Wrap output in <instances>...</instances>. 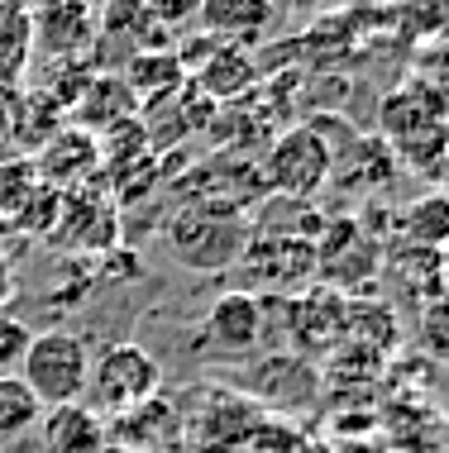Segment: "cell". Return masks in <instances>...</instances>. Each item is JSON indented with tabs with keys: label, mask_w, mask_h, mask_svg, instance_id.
Segmentation results:
<instances>
[{
	"label": "cell",
	"mask_w": 449,
	"mask_h": 453,
	"mask_svg": "<svg viewBox=\"0 0 449 453\" xmlns=\"http://www.w3.org/2000/svg\"><path fill=\"white\" fill-rule=\"evenodd\" d=\"M19 377L43 406H72L87 401V377H91V349L72 329H43L29 339L19 363Z\"/></svg>",
	"instance_id": "obj_1"
},
{
	"label": "cell",
	"mask_w": 449,
	"mask_h": 453,
	"mask_svg": "<svg viewBox=\"0 0 449 453\" xmlns=\"http://www.w3.org/2000/svg\"><path fill=\"white\" fill-rule=\"evenodd\" d=\"M163 387V367L143 344H105L101 353H91V377H87V406L96 411H111V415H125L143 406V401L158 396Z\"/></svg>",
	"instance_id": "obj_2"
},
{
	"label": "cell",
	"mask_w": 449,
	"mask_h": 453,
	"mask_svg": "<svg viewBox=\"0 0 449 453\" xmlns=\"http://www.w3.org/2000/svg\"><path fill=\"white\" fill-rule=\"evenodd\" d=\"M330 167H335V143L315 125H297V129L277 134L268 157H263L268 187L277 196H287V201H311L330 181Z\"/></svg>",
	"instance_id": "obj_3"
},
{
	"label": "cell",
	"mask_w": 449,
	"mask_h": 453,
	"mask_svg": "<svg viewBox=\"0 0 449 453\" xmlns=\"http://www.w3.org/2000/svg\"><path fill=\"white\" fill-rule=\"evenodd\" d=\"M197 24L205 39H215V43L253 48L259 39L273 34L277 5L273 0H197Z\"/></svg>",
	"instance_id": "obj_4"
},
{
	"label": "cell",
	"mask_w": 449,
	"mask_h": 453,
	"mask_svg": "<svg viewBox=\"0 0 449 453\" xmlns=\"http://www.w3.org/2000/svg\"><path fill=\"white\" fill-rule=\"evenodd\" d=\"M173 249L182 253V263L191 267H225L239 258V249H244V229L235 225V219H221V215H177L173 225Z\"/></svg>",
	"instance_id": "obj_5"
},
{
	"label": "cell",
	"mask_w": 449,
	"mask_h": 453,
	"mask_svg": "<svg viewBox=\"0 0 449 453\" xmlns=\"http://www.w3.org/2000/svg\"><path fill=\"white\" fill-rule=\"evenodd\" d=\"M34 434H39L43 453H105L111 449V425H105V415L96 406H87V401L48 406Z\"/></svg>",
	"instance_id": "obj_6"
},
{
	"label": "cell",
	"mask_w": 449,
	"mask_h": 453,
	"mask_svg": "<svg viewBox=\"0 0 449 453\" xmlns=\"http://www.w3.org/2000/svg\"><path fill=\"white\" fill-rule=\"evenodd\" d=\"M205 339L225 353H249L259 349V334H263V301L253 291H225L221 301L205 311Z\"/></svg>",
	"instance_id": "obj_7"
},
{
	"label": "cell",
	"mask_w": 449,
	"mask_h": 453,
	"mask_svg": "<svg viewBox=\"0 0 449 453\" xmlns=\"http://www.w3.org/2000/svg\"><path fill=\"white\" fill-rule=\"evenodd\" d=\"M191 77H197V87L211 96V101H239V96L259 81V67H253L249 48L211 39V43H205V53L191 63Z\"/></svg>",
	"instance_id": "obj_8"
},
{
	"label": "cell",
	"mask_w": 449,
	"mask_h": 453,
	"mask_svg": "<svg viewBox=\"0 0 449 453\" xmlns=\"http://www.w3.org/2000/svg\"><path fill=\"white\" fill-rule=\"evenodd\" d=\"M29 24H34V39H39L48 53H72V48H81L91 39L87 0H34Z\"/></svg>",
	"instance_id": "obj_9"
},
{
	"label": "cell",
	"mask_w": 449,
	"mask_h": 453,
	"mask_svg": "<svg viewBox=\"0 0 449 453\" xmlns=\"http://www.w3.org/2000/svg\"><path fill=\"white\" fill-rule=\"evenodd\" d=\"M392 177V149L383 139H349V153H335L330 181L335 187H359V191H378Z\"/></svg>",
	"instance_id": "obj_10"
},
{
	"label": "cell",
	"mask_w": 449,
	"mask_h": 453,
	"mask_svg": "<svg viewBox=\"0 0 449 453\" xmlns=\"http://www.w3.org/2000/svg\"><path fill=\"white\" fill-rule=\"evenodd\" d=\"M43 411L48 406L34 396L29 387H24L19 372L0 377V449H15V444H24V439H34Z\"/></svg>",
	"instance_id": "obj_11"
},
{
	"label": "cell",
	"mask_w": 449,
	"mask_h": 453,
	"mask_svg": "<svg viewBox=\"0 0 449 453\" xmlns=\"http://www.w3.org/2000/svg\"><path fill=\"white\" fill-rule=\"evenodd\" d=\"M96 163H101V149H96V139H91L87 129H77V134H58V139L43 149V157H39L43 177H48V181H58V187H67V181L87 177Z\"/></svg>",
	"instance_id": "obj_12"
},
{
	"label": "cell",
	"mask_w": 449,
	"mask_h": 453,
	"mask_svg": "<svg viewBox=\"0 0 449 453\" xmlns=\"http://www.w3.org/2000/svg\"><path fill=\"white\" fill-rule=\"evenodd\" d=\"M387 273L402 291H411L416 301H430L435 291L445 287V273H440V249H421V243H402V249L387 258Z\"/></svg>",
	"instance_id": "obj_13"
},
{
	"label": "cell",
	"mask_w": 449,
	"mask_h": 453,
	"mask_svg": "<svg viewBox=\"0 0 449 453\" xmlns=\"http://www.w3.org/2000/svg\"><path fill=\"white\" fill-rule=\"evenodd\" d=\"M402 243H421V249H445L449 243V196L430 191L411 201L402 211Z\"/></svg>",
	"instance_id": "obj_14"
},
{
	"label": "cell",
	"mask_w": 449,
	"mask_h": 453,
	"mask_svg": "<svg viewBox=\"0 0 449 453\" xmlns=\"http://www.w3.org/2000/svg\"><path fill=\"white\" fill-rule=\"evenodd\" d=\"M182 77H187V67L177 63L173 53H139L135 63L125 72V87L135 91V101H158V96H167L173 87H182Z\"/></svg>",
	"instance_id": "obj_15"
},
{
	"label": "cell",
	"mask_w": 449,
	"mask_h": 453,
	"mask_svg": "<svg viewBox=\"0 0 449 453\" xmlns=\"http://www.w3.org/2000/svg\"><path fill=\"white\" fill-rule=\"evenodd\" d=\"M416 344L430 353V358L449 363V287H440L430 301H421L416 311Z\"/></svg>",
	"instance_id": "obj_16"
},
{
	"label": "cell",
	"mask_w": 449,
	"mask_h": 453,
	"mask_svg": "<svg viewBox=\"0 0 449 453\" xmlns=\"http://www.w3.org/2000/svg\"><path fill=\"white\" fill-rule=\"evenodd\" d=\"M29 339H34V329L24 325V320H15V315H0V377H5V372H19Z\"/></svg>",
	"instance_id": "obj_17"
},
{
	"label": "cell",
	"mask_w": 449,
	"mask_h": 453,
	"mask_svg": "<svg viewBox=\"0 0 449 453\" xmlns=\"http://www.w3.org/2000/svg\"><path fill=\"white\" fill-rule=\"evenodd\" d=\"M153 24H182V19H197V0H143Z\"/></svg>",
	"instance_id": "obj_18"
},
{
	"label": "cell",
	"mask_w": 449,
	"mask_h": 453,
	"mask_svg": "<svg viewBox=\"0 0 449 453\" xmlns=\"http://www.w3.org/2000/svg\"><path fill=\"white\" fill-rule=\"evenodd\" d=\"M330 5H339V10H378V5H387V0H330Z\"/></svg>",
	"instance_id": "obj_19"
},
{
	"label": "cell",
	"mask_w": 449,
	"mask_h": 453,
	"mask_svg": "<svg viewBox=\"0 0 449 453\" xmlns=\"http://www.w3.org/2000/svg\"><path fill=\"white\" fill-rule=\"evenodd\" d=\"M435 453H449V420H440L435 425V444H430Z\"/></svg>",
	"instance_id": "obj_20"
},
{
	"label": "cell",
	"mask_w": 449,
	"mask_h": 453,
	"mask_svg": "<svg viewBox=\"0 0 449 453\" xmlns=\"http://www.w3.org/2000/svg\"><path fill=\"white\" fill-rule=\"evenodd\" d=\"M440 273H445V287H449V243L440 249Z\"/></svg>",
	"instance_id": "obj_21"
},
{
	"label": "cell",
	"mask_w": 449,
	"mask_h": 453,
	"mask_svg": "<svg viewBox=\"0 0 449 453\" xmlns=\"http://www.w3.org/2000/svg\"><path fill=\"white\" fill-rule=\"evenodd\" d=\"M5 5H19V10H29V5H34V0H5Z\"/></svg>",
	"instance_id": "obj_22"
}]
</instances>
